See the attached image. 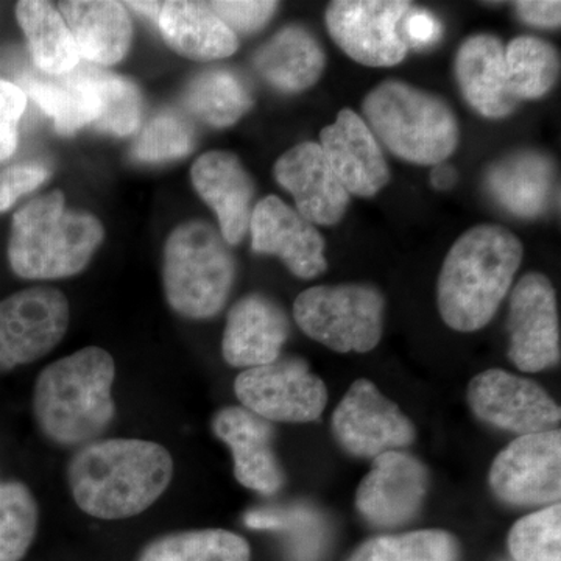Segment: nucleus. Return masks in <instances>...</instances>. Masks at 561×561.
Listing matches in <instances>:
<instances>
[{"instance_id": "nucleus-1", "label": "nucleus", "mask_w": 561, "mask_h": 561, "mask_svg": "<svg viewBox=\"0 0 561 561\" xmlns=\"http://www.w3.org/2000/svg\"><path fill=\"white\" fill-rule=\"evenodd\" d=\"M173 459L160 443L108 438L81 446L68 467L73 501L99 519H124L151 507L171 485Z\"/></svg>"}, {"instance_id": "nucleus-2", "label": "nucleus", "mask_w": 561, "mask_h": 561, "mask_svg": "<svg viewBox=\"0 0 561 561\" xmlns=\"http://www.w3.org/2000/svg\"><path fill=\"white\" fill-rule=\"evenodd\" d=\"M522 260V242L507 228L481 225L461 234L438 278L443 321L460 332L486 327L511 290Z\"/></svg>"}, {"instance_id": "nucleus-3", "label": "nucleus", "mask_w": 561, "mask_h": 561, "mask_svg": "<svg viewBox=\"0 0 561 561\" xmlns=\"http://www.w3.org/2000/svg\"><path fill=\"white\" fill-rule=\"evenodd\" d=\"M114 376L113 357L99 346H87L47 365L33 391V412L41 432L61 446L98 440L116 415L111 397Z\"/></svg>"}, {"instance_id": "nucleus-4", "label": "nucleus", "mask_w": 561, "mask_h": 561, "mask_svg": "<svg viewBox=\"0 0 561 561\" xmlns=\"http://www.w3.org/2000/svg\"><path fill=\"white\" fill-rule=\"evenodd\" d=\"M105 231L98 217L69 209L61 191L33 198L11 221V271L24 279L79 275L101 247Z\"/></svg>"}, {"instance_id": "nucleus-5", "label": "nucleus", "mask_w": 561, "mask_h": 561, "mask_svg": "<svg viewBox=\"0 0 561 561\" xmlns=\"http://www.w3.org/2000/svg\"><path fill=\"white\" fill-rule=\"evenodd\" d=\"M365 124L401 160L437 165L459 144L456 114L443 99L398 80H387L368 92Z\"/></svg>"}, {"instance_id": "nucleus-6", "label": "nucleus", "mask_w": 561, "mask_h": 561, "mask_svg": "<svg viewBox=\"0 0 561 561\" xmlns=\"http://www.w3.org/2000/svg\"><path fill=\"white\" fill-rule=\"evenodd\" d=\"M234 278V257L220 232L206 221H186L169 236L162 283L169 306L180 316L194 320L217 316Z\"/></svg>"}, {"instance_id": "nucleus-7", "label": "nucleus", "mask_w": 561, "mask_h": 561, "mask_svg": "<svg viewBox=\"0 0 561 561\" xmlns=\"http://www.w3.org/2000/svg\"><path fill=\"white\" fill-rule=\"evenodd\" d=\"M300 330L337 353H368L382 337L383 298L367 284L316 286L294 305Z\"/></svg>"}, {"instance_id": "nucleus-8", "label": "nucleus", "mask_w": 561, "mask_h": 561, "mask_svg": "<svg viewBox=\"0 0 561 561\" xmlns=\"http://www.w3.org/2000/svg\"><path fill=\"white\" fill-rule=\"evenodd\" d=\"M234 391L243 408L265 421L311 423L328 404V389L309 365L297 357L276 359L262 367L243 370Z\"/></svg>"}, {"instance_id": "nucleus-9", "label": "nucleus", "mask_w": 561, "mask_h": 561, "mask_svg": "<svg viewBox=\"0 0 561 561\" xmlns=\"http://www.w3.org/2000/svg\"><path fill=\"white\" fill-rule=\"evenodd\" d=\"M68 327V298L54 287H32L0 301V373L49 354Z\"/></svg>"}, {"instance_id": "nucleus-10", "label": "nucleus", "mask_w": 561, "mask_h": 561, "mask_svg": "<svg viewBox=\"0 0 561 561\" xmlns=\"http://www.w3.org/2000/svg\"><path fill=\"white\" fill-rule=\"evenodd\" d=\"M409 9L411 3L402 0H339L328 7V32L354 61L390 68L408 54L400 24Z\"/></svg>"}, {"instance_id": "nucleus-11", "label": "nucleus", "mask_w": 561, "mask_h": 561, "mask_svg": "<svg viewBox=\"0 0 561 561\" xmlns=\"http://www.w3.org/2000/svg\"><path fill=\"white\" fill-rule=\"evenodd\" d=\"M332 432L346 453L365 459L401 451L415 440V426L368 379L350 387L332 415Z\"/></svg>"}, {"instance_id": "nucleus-12", "label": "nucleus", "mask_w": 561, "mask_h": 561, "mask_svg": "<svg viewBox=\"0 0 561 561\" xmlns=\"http://www.w3.org/2000/svg\"><path fill=\"white\" fill-rule=\"evenodd\" d=\"M490 486L511 505L559 504L560 431L522 435L512 442L491 465Z\"/></svg>"}, {"instance_id": "nucleus-13", "label": "nucleus", "mask_w": 561, "mask_h": 561, "mask_svg": "<svg viewBox=\"0 0 561 561\" xmlns=\"http://www.w3.org/2000/svg\"><path fill=\"white\" fill-rule=\"evenodd\" d=\"M471 411L483 423L522 435L556 430L561 411L538 383L491 368L468 386Z\"/></svg>"}, {"instance_id": "nucleus-14", "label": "nucleus", "mask_w": 561, "mask_h": 561, "mask_svg": "<svg viewBox=\"0 0 561 561\" xmlns=\"http://www.w3.org/2000/svg\"><path fill=\"white\" fill-rule=\"evenodd\" d=\"M511 348L515 367L537 373L560 362V327L556 291L541 273H527L511 297Z\"/></svg>"}, {"instance_id": "nucleus-15", "label": "nucleus", "mask_w": 561, "mask_h": 561, "mask_svg": "<svg viewBox=\"0 0 561 561\" xmlns=\"http://www.w3.org/2000/svg\"><path fill=\"white\" fill-rule=\"evenodd\" d=\"M427 490V468L409 454L390 451L373 460L357 489L356 507L373 526H402L419 513Z\"/></svg>"}, {"instance_id": "nucleus-16", "label": "nucleus", "mask_w": 561, "mask_h": 561, "mask_svg": "<svg viewBox=\"0 0 561 561\" xmlns=\"http://www.w3.org/2000/svg\"><path fill=\"white\" fill-rule=\"evenodd\" d=\"M250 232L253 251L279 257L298 278H317L328 268L324 239L316 225L275 195L254 206Z\"/></svg>"}, {"instance_id": "nucleus-17", "label": "nucleus", "mask_w": 561, "mask_h": 561, "mask_svg": "<svg viewBox=\"0 0 561 561\" xmlns=\"http://www.w3.org/2000/svg\"><path fill=\"white\" fill-rule=\"evenodd\" d=\"M275 179L290 192L297 213L313 225L339 224L350 205V194L332 172L319 142H301L276 161Z\"/></svg>"}, {"instance_id": "nucleus-18", "label": "nucleus", "mask_w": 561, "mask_h": 561, "mask_svg": "<svg viewBox=\"0 0 561 561\" xmlns=\"http://www.w3.org/2000/svg\"><path fill=\"white\" fill-rule=\"evenodd\" d=\"M328 164L348 194L373 197L390 181L389 164L378 139L354 111L342 110L320 133Z\"/></svg>"}, {"instance_id": "nucleus-19", "label": "nucleus", "mask_w": 561, "mask_h": 561, "mask_svg": "<svg viewBox=\"0 0 561 561\" xmlns=\"http://www.w3.org/2000/svg\"><path fill=\"white\" fill-rule=\"evenodd\" d=\"M192 184L216 214L227 245H238L250 231L254 183L236 154L209 151L192 165Z\"/></svg>"}, {"instance_id": "nucleus-20", "label": "nucleus", "mask_w": 561, "mask_h": 561, "mask_svg": "<svg viewBox=\"0 0 561 561\" xmlns=\"http://www.w3.org/2000/svg\"><path fill=\"white\" fill-rule=\"evenodd\" d=\"M289 332V319L275 301L264 295H249L228 313L221 353L232 367H262L279 359Z\"/></svg>"}, {"instance_id": "nucleus-21", "label": "nucleus", "mask_w": 561, "mask_h": 561, "mask_svg": "<svg viewBox=\"0 0 561 561\" xmlns=\"http://www.w3.org/2000/svg\"><path fill=\"white\" fill-rule=\"evenodd\" d=\"M213 431L231 449L241 485L262 494L276 493L284 485L268 421L245 408H225L214 416Z\"/></svg>"}, {"instance_id": "nucleus-22", "label": "nucleus", "mask_w": 561, "mask_h": 561, "mask_svg": "<svg viewBox=\"0 0 561 561\" xmlns=\"http://www.w3.org/2000/svg\"><path fill=\"white\" fill-rule=\"evenodd\" d=\"M456 77L471 108L489 119H501L518 105L507 84L504 46L496 36L479 33L465 39L456 57Z\"/></svg>"}, {"instance_id": "nucleus-23", "label": "nucleus", "mask_w": 561, "mask_h": 561, "mask_svg": "<svg viewBox=\"0 0 561 561\" xmlns=\"http://www.w3.org/2000/svg\"><path fill=\"white\" fill-rule=\"evenodd\" d=\"M62 20L80 58L94 66H114L130 50L133 25L124 3L108 0L60 2Z\"/></svg>"}, {"instance_id": "nucleus-24", "label": "nucleus", "mask_w": 561, "mask_h": 561, "mask_svg": "<svg viewBox=\"0 0 561 561\" xmlns=\"http://www.w3.org/2000/svg\"><path fill=\"white\" fill-rule=\"evenodd\" d=\"M491 197L522 219H535L551 206L556 176L553 165L537 151H518L491 165L486 175Z\"/></svg>"}, {"instance_id": "nucleus-25", "label": "nucleus", "mask_w": 561, "mask_h": 561, "mask_svg": "<svg viewBox=\"0 0 561 561\" xmlns=\"http://www.w3.org/2000/svg\"><path fill=\"white\" fill-rule=\"evenodd\" d=\"M254 68L271 87L287 94L309 90L327 66V55L316 36L301 25L273 35L254 55Z\"/></svg>"}, {"instance_id": "nucleus-26", "label": "nucleus", "mask_w": 561, "mask_h": 561, "mask_svg": "<svg viewBox=\"0 0 561 561\" xmlns=\"http://www.w3.org/2000/svg\"><path fill=\"white\" fill-rule=\"evenodd\" d=\"M158 27L173 50L195 61L221 60L231 57L239 47L238 35L208 3L164 2Z\"/></svg>"}, {"instance_id": "nucleus-27", "label": "nucleus", "mask_w": 561, "mask_h": 561, "mask_svg": "<svg viewBox=\"0 0 561 561\" xmlns=\"http://www.w3.org/2000/svg\"><path fill=\"white\" fill-rule=\"evenodd\" d=\"M21 90L54 121L60 135H73L87 125H94L101 114L90 65H79L65 76L25 77Z\"/></svg>"}, {"instance_id": "nucleus-28", "label": "nucleus", "mask_w": 561, "mask_h": 561, "mask_svg": "<svg viewBox=\"0 0 561 561\" xmlns=\"http://www.w3.org/2000/svg\"><path fill=\"white\" fill-rule=\"evenodd\" d=\"M16 18L27 38L28 50L41 73L65 76L80 65L76 41L60 11L49 2L22 0Z\"/></svg>"}, {"instance_id": "nucleus-29", "label": "nucleus", "mask_w": 561, "mask_h": 561, "mask_svg": "<svg viewBox=\"0 0 561 561\" xmlns=\"http://www.w3.org/2000/svg\"><path fill=\"white\" fill-rule=\"evenodd\" d=\"M187 110L216 128H227L253 106L245 81L228 69H209L190 81L183 94Z\"/></svg>"}, {"instance_id": "nucleus-30", "label": "nucleus", "mask_w": 561, "mask_h": 561, "mask_svg": "<svg viewBox=\"0 0 561 561\" xmlns=\"http://www.w3.org/2000/svg\"><path fill=\"white\" fill-rule=\"evenodd\" d=\"M508 90L516 101H535L548 94L559 79V51L537 36H518L504 50Z\"/></svg>"}, {"instance_id": "nucleus-31", "label": "nucleus", "mask_w": 561, "mask_h": 561, "mask_svg": "<svg viewBox=\"0 0 561 561\" xmlns=\"http://www.w3.org/2000/svg\"><path fill=\"white\" fill-rule=\"evenodd\" d=\"M249 542L224 529L164 535L151 541L138 561H250Z\"/></svg>"}, {"instance_id": "nucleus-32", "label": "nucleus", "mask_w": 561, "mask_h": 561, "mask_svg": "<svg viewBox=\"0 0 561 561\" xmlns=\"http://www.w3.org/2000/svg\"><path fill=\"white\" fill-rule=\"evenodd\" d=\"M92 84L101 101V114L95 130L113 136H128L138 131L142 122V95L133 81L117 73L91 65Z\"/></svg>"}, {"instance_id": "nucleus-33", "label": "nucleus", "mask_w": 561, "mask_h": 561, "mask_svg": "<svg viewBox=\"0 0 561 561\" xmlns=\"http://www.w3.org/2000/svg\"><path fill=\"white\" fill-rule=\"evenodd\" d=\"M245 522L254 529L284 531L294 561H317L327 548V522L319 512L305 505L289 511L251 512Z\"/></svg>"}, {"instance_id": "nucleus-34", "label": "nucleus", "mask_w": 561, "mask_h": 561, "mask_svg": "<svg viewBox=\"0 0 561 561\" xmlns=\"http://www.w3.org/2000/svg\"><path fill=\"white\" fill-rule=\"evenodd\" d=\"M457 541L443 530L379 537L362 545L350 561H457Z\"/></svg>"}, {"instance_id": "nucleus-35", "label": "nucleus", "mask_w": 561, "mask_h": 561, "mask_svg": "<svg viewBox=\"0 0 561 561\" xmlns=\"http://www.w3.org/2000/svg\"><path fill=\"white\" fill-rule=\"evenodd\" d=\"M38 529V504L20 482L0 483V561H21Z\"/></svg>"}, {"instance_id": "nucleus-36", "label": "nucleus", "mask_w": 561, "mask_h": 561, "mask_svg": "<svg viewBox=\"0 0 561 561\" xmlns=\"http://www.w3.org/2000/svg\"><path fill=\"white\" fill-rule=\"evenodd\" d=\"M197 144L194 125L183 114L164 110L151 117L131 147L133 160L158 164L181 160L192 153Z\"/></svg>"}, {"instance_id": "nucleus-37", "label": "nucleus", "mask_w": 561, "mask_h": 561, "mask_svg": "<svg viewBox=\"0 0 561 561\" xmlns=\"http://www.w3.org/2000/svg\"><path fill=\"white\" fill-rule=\"evenodd\" d=\"M561 507L552 504L519 519L508 535L516 561H561Z\"/></svg>"}, {"instance_id": "nucleus-38", "label": "nucleus", "mask_w": 561, "mask_h": 561, "mask_svg": "<svg viewBox=\"0 0 561 561\" xmlns=\"http://www.w3.org/2000/svg\"><path fill=\"white\" fill-rule=\"evenodd\" d=\"M208 5L220 21L232 33L249 35L264 28L271 22L273 14L278 10L276 2H239V0H225V2H209Z\"/></svg>"}, {"instance_id": "nucleus-39", "label": "nucleus", "mask_w": 561, "mask_h": 561, "mask_svg": "<svg viewBox=\"0 0 561 561\" xmlns=\"http://www.w3.org/2000/svg\"><path fill=\"white\" fill-rule=\"evenodd\" d=\"M27 108V95L20 84L0 79V162L18 149L20 122Z\"/></svg>"}, {"instance_id": "nucleus-40", "label": "nucleus", "mask_w": 561, "mask_h": 561, "mask_svg": "<svg viewBox=\"0 0 561 561\" xmlns=\"http://www.w3.org/2000/svg\"><path fill=\"white\" fill-rule=\"evenodd\" d=\"M49 179V169L41 164H14L0 171V213H5L24 195L38 190Z\"/></svg>"}, {"instance_id": "nucleus-41", "label": "nucleus", "mask_w": 561, "mask_h": 561, "mask_svg": "<svg viewBox=\"0 0 561 561\" xmlns=\"http://www.w3.org/2000/svg\"><path fill=\"white\" fill-rule=\"evenodd\" d=\"M442 22L423 9H409L405 11L400 24L401 39L405 47H415V49H426L434 46L442 38Z\"/></svg>"}, {"instance_id": "nucleus-42", "label": "nucleus", "mask_w": 561, "mask_h": 561, "mask_svg": "<svg viewBox=\"0 0 561 561\" xmlns=\"http://www.w3.org/2000/svg\"><path fill=\"white\" fill-rule=\"evenodd\" d=\"M516 13L526 24L534 27H560V2H542V0H523L515 3Z\"/></svg>"}, {"instance_id": "nucleus-43", "label": "nucleus", "mask_w": 561, "mask_h": 561, "mask_svg": "<svg viewBox=\"0 0 561 561\" xmlns=\"http://www.w3.org/2000/svg\"><path fill=\"white\" fill-rule=\"evenodd\" d=\"M457 172L451 165L437 164L431 173L432 186L437 191H449L456 184Z\"/></svg>"}, {"instance_id": "nucleus-44", "label": "nucleus", "mask_w": 561, "mask_h": 561, "mask_svg": "<svg viewBox=\"0 0 561 561\" xmlns=\"http://www.w3.org/2000/svg\"><path fill=\"white\" fill-rule=\"evenodd\" d=\"M128 9L135 10L136 13L142 14L147 20L154 21L158 24L164 2H128Z\"/></svg>"}]
</instances>
